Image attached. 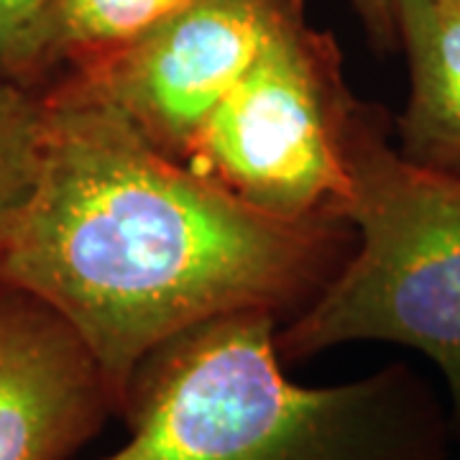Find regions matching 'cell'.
Listing matches in <instances>:
<instances>
[{"instance_id":"4","label":"cell","mask_w":460,"mask_h":460,"mask_svg":"<svg viewBox=\"0 0 460 460\" xmlns=\"http://www.w3.org/2000/svg\"><path fill=\"white\" fill-rule=\"evenodd\" d=\"M361 111L335 41L302 13L215 108L184 166L284 220H348Z\"/></svg>"},{"instance_id":"10","label":"cell","mask_w":460,"mask_h":460,"mask_svg":"<svg viewBox=\"0 0 460 460\" xmlns=\"http://www.w3.org/2000/svg\"><path fill=\"white\" fill-rule=\"evenodd\" d=\"M49 0H0V80L33 87ZM36 90V87H33Z\"/></svg>"},{"instance_id":"1","label":"cell","mask_w":460,"mask_h":460,"mask_svg":"<svg viewBox=\"0 0 460 460\" xmlns=\"http://www.w3.org/2000/svg\"><path fill=\"white\" fill-rule=\"evenodd\" d=\"M356 246L348 220H284L233 198L62 77L41 93L31 192L0 279L84 341L118 396L159 345L241 313L299 314Z\"/></svg>"},{"instance_id":"7","label":"cell","mask_w":460,"mask_h":460,"mask_svg":"<svg viewBox=\"0 0 460 460\" xmlns=\"http://www.w3.org/2000/svg\"><path fill=\"white\" fill-rule=\"evenodd\" d=\"M396 29L410 65L396 148L414 164L460 174V13L440 0H399Z\"/></svg>"},{"instance_id":"13","label":"cell","mask_w":460,"mask_h":460,"mask_svg":"<svg viewBox=\"0 0 460 460\" xmlns=\"http://www.w3.org/2000/svg\"><path fill=\"white\" fill-rule=\"evenodd\" d=\"M453 460H460V443H458V453H456V458Z\"/></svg>"},{"instance_id":"5","label":"cell","mask_w":460,"mask_h":460,"mask_svg":"<svg viewBox=\"0 0 460 460\" xmlns=\"http://www.w3.org/2000/svg\"><path fill=\"white\" fill-rule=\"evenodd\" d=\"M302 13V0H198L59 77L184 164L215 108Z\"/></svg>"},{"instance_id":"12","label":"cell","mask_w":460,"mask_h":460,"mask_svg":"<svg viewBox=\"0 0 460 460\" xmlns=\"http://www.w3.org/2000/svg\"><path fill=\"white\" fill-rule=\"evenodd\" d=\"M440 3H445L447 8H453V11H458L460 13V0H440Z\"/></svg>"},{"instance_id":"8","label":"cell","mask_w":460,"mask_h":460,"mask_svg":"<svg viewBox=\"0 0 460 460\" xmlns=\"http://www.w3.org/2000/svg\"><path fill=\"white\" fill-rule=\"evenodd\" d=\"M192 3L198 0H49L39 41L36 83L57 66L66 69L113 49Z\"/></svg>"},{"instance_id":"6","label":"cell","mask_w":460,"mask_h":460,"mask_svg":"<svg viewBox=\"0 0 460 460\" xmlns=\"http://www.w3.org/2000/svg\"><path fill=\"white\" fill-rule=\"evenodd\" d=\"M111 417L118 396L83 338L0 279V460H69Z\"/></svg>"},{"instance_id":"11","label":"cell","mask_w":460,"mask_h":460,"mask_svg":"<svg viewBox=\"0 0 460 460\" xmlns=\"http://www.w3.org/2000/svg\"><path fill=\"white\" fill-rule=\"evenodd\" d=\"M356 13L361 16L363 26L374 44L381 49L399 47V29H396V3L399 0H350Z\"/></svg>"},{"instance_id":"3","label":"cell","mask_w":460,"mask_h":460,"mask_svg":"<svg viewBox=\"0 0 460 460\" xmlns=\"http://www.w3.org/2000/svg\"><path fill=\"white\" fill-rule=\"evenodd\" d=\"M356 246L313 302L281 323L284 363L348 343L417 350L443 378L460 435V174L404 159L386 113L363 105L350 138Z\"/></svg>"},{"instance_id":"9","label":"cell","mask_w":460,"mask_h":460,"mask_svg":"<svg viewBox=\"0 0 460 460\" xmlns=\"http://www.w3.org/2000/svg\"><path fill=\"white\" fill-rule=\"evenodd\" d=\"M41 141V93L0 80V248L31 192Z\"/></svg>"},{"instance_id":"2","label":"cell","mask_w":460,"mask_h":460,"mask_svg":"<svg viewBox=\"0 0 460 460\" xmlns=\"http://www.w3.org/2000/svg\"><path fill=\"white\" fill-rule=\"evenodd\" d=\"M281 320L241 313L159 345L120 404L128 440L100 460H453L447 396L410 363L332 386L287 376Z\"/></svg>"}]
</instances>
